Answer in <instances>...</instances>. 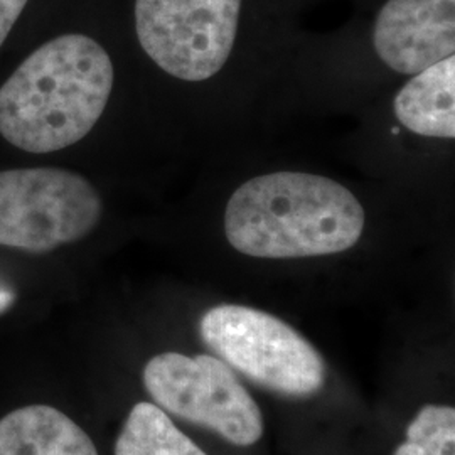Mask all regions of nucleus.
Returning a JSON list of instances; mask_svg holds the SVG:
<instances>
[{
    "instance_id": "nucleus-3",
    "label": "nucleus",
    "mask_w": 455,
    "mask_h": 455,
    "mask_svg": "<svg viewBox=\"0 0 455 455\" xmlns=\"http://www.w3.org/2000/svg\"><path fill=\"white\" fill-rule=\"evenodd\" d=\"M201 338L229 368L285 396H312L323 390L325 363L300 332L275 315L223 304L208 310Z\"/></svg>"
},
{
    "instance_id": "nucleus-12",
    "label": "nucleus",
    "mask_w": 455,
    "mask_h": 455,
    "mask_svg": "<svg viewBox=\"0 0 455 455\" xmlns=\"http://www.w3.org/2000/svg\"><path fill=\"white\" fill-rule=\"evenodd\" d=\"M26 5L28 0H0V46L5 43Z\"/></svg>"
},
{
    "instance_id": "nucleus-4",
    "label": "nucleus",
    "mask_w": 455,
    "mask_h": 455,
    "mask_svg": "<svg viewBox=\"0 0 455 455\" xmlns=\"http://www.w3.org/2000/svg\"><path fill=\"white\" fill-rule=\"evenodd\" d=\"M97 189L60 167L0 172V244L46 253L90 235L101 218Z\"/></svg>"
},
{
    "instance_id": "nucleus-8",
    "label": "nucleus",
    "mask_w": 455,
    "mask_h": 455,
    "mask_svg": "<svg viewBox=\"0 0 455 455\" xmlns=\"http://www.w3.org/2000/svg\"><path fill=\"white\" fill-rule=\"evenodd\" d=\"M0 455H98L93 440L63 411L19 408L0 420Z\"/></svg>"
},
{
    "instance_id": "nucleus-10",
    "label": "nucleus",
    "mask_w": 455,
    "mask_h": 455,
    "mask_svg": "<svg viewBox=\"0 0 455 455\" xmlns=\"http://www.w3.org/2000/svg\"><path fill=\"white\" fill-rule=\"evenodd\" d=\"M115 455H208L182 434L163 408L137 403L124 425Z\"/></svg>"
},
{
    "instance_id": "nucleus-2",
    "label": "nucleus",
    "mask_w": 455,
    "mask_h": 455,
    "mask_svg": "<svg viewBox=\"0 0 455 455\" xmlns=\"http://www.w3.org/2000/svg\"><path fill=\"white\" fill-rule=\"evenodd\" d=\"M364 210L336 180L280 171L250 180L228 201L229 244L255 259H307L342 253L358 243Z\"/></svg>"
},
{
    "instance_id": "nucleus-1",
    "label": "nucleus",
    "mask_w": 455,
    "mask_h": 455,
    "mask_svg": "<svg viewBox=\"0 0 455 455\" xmlns=\"http://www.w3.org/2000/svg\"><path fill=\"white\" fill-rule=\"evenodd\" d=\"M112 88V60L95 39L58 36L0 86V135L29 154L75 146L97 125Z\"/></svg>"
},
{
    "instance_id": "nucleus-13",
    "label": "nucleus",
    "mask_w": 455,
    "mask_h": 455,
    "mask_svg": "<svg viewBox=\"0 0 455 455\" xmlns=\"http://www.w3.org/2000/svg\"><path fill=\"white\" fill-rule=\"evenodd\" d=\"M14 300H16L14 292H12L11 289L0 285V314L9 309V307L14 304Z\"/></svg>"
},
{
    "instance_id": "nucleus-11",
    "label": "nucleus",
    "mask_w": 455,
    "mask_h": 455,
    "mask_svg": "<svg viewBox=\"0 0 455 455\" xmlns=\"http://www.w3.org/2000/svg\"><path fill=\"white\" fill-rule=\"evenodd\" d=\"M395 455H455V410L425 405L407 427V440Z\"/></svg>"
},
{
    "instance_id": "nucleus-9",
    "label": "nucleus",
    "mask_w": 455,
    "mask_h": 455,
    "mask_svg": "<svg viewBox=\"0 0 455 455\" xmlns=\"http://www.w3.org/2000/svg\"><path fill=\"white\" fill-rule=\"evenodd\" d=\"M455 58L417 73L395 98L400 124L423 137H455Z\"/></svg>"
},
{
    "instance_id": "nucleus-7",
    "label": "nucleus",
    "mask_w": 455,
    "mask_h": 455,
    "mask_svg": "<svg viewBox=\"0 0 455 455\" xmlns=\"http://www.w3.org/2000/svg\"><path fill=\"white\" fill-rule=\"evenodd\" d=\"M378 58L402 75H417L454 56L455 0H388L376 17Z\"/></svg>"
},
{
    "instance_id": "nucleus-5",
    "label": "nucleus",
    "mask_w": 455,
    "mask_h": 455,
    "mask_svg": "<svg viewBox=\"0 0 455 455\" xmlns=\"http://www.w3.org/2000/svg\"><path fill=\"white\" fill-rule=\"evenodd\" d=\"M144 385L164 411L233 445L250 447L263 437L260 407L223 359L163 353L147 363Z\"/></svg>"
},
{
    "instance_id": "nucleus-6",
    "label": "nucleus",
    "mask_w": 455,
    "mask_h": 455,
    "mask_svg": "<svg viewBox=\"0 0 455 455\" xmlns=\"http://www.w3.org/2000/svg\"><path fill=\"white\" fill-rule=\"evenodd\" d=\"M240 11L242 0H135V29L167 75L204 82L227 65Z\"/></svg>"
}]
</instances>
